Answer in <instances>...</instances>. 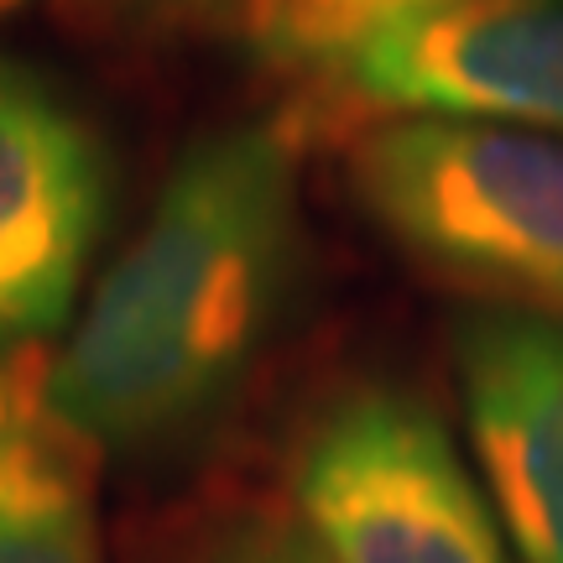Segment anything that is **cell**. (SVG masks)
Segmentation results:
<instances>
[{
    "mask_svg": "<svg viewBox=\"0 0 563 563\" xmlns=\"http://www.w3.org/2000/svg\"><path fill=\"white\" fill-rule=\"evenodd\" d=\"M298 251V141L272 121L194 141L47 365L42 418L84 454L194 428L266 350Z\"/></svg>",
    "mask_w": 563,
    "mask_h": 563,
    "instance_id": "obj_1",
    "label": "cell"
},
{
    "mask_svg": "<svg viewBox=\"0 0 563 563\" xmlns=\"http://www.w3.org/2000/svg\"><path fill=\"white\" fill-rule=\"evenodd\" d=\"M350 188L428 272L563 319V131L391 115L355 141Z\"/></svg>",
    "mask_w": 563,
    "mask_h": 563,
    "instance_id": "obj_2",
    "label": "cell"
},
{
    "mask_svg": "<svg viewBox=\"0 0 563 563\" xmlns=\"http://www.w3.org/2000/svg\"><path fill=\"white\" fill-rule=\"evenodd\" d=\"M292 496L329 563H506L443 422L391 386L350 391L302 433Z\"/></svg>",
    "mask_w": 563,
    "mask_h": 563,
    "instance_id": "obj_3",
    "label": "cell"
},
{
    "mask_svg": "<svg viewBox=\"0 0 563 563\" xmlns=\"http://www.w3.org/2000/svg\"><path fill=\"white\" fill-rule=\"evenodd\" d=\"M110 220V157L32 63L0 58V361L74 319Z\"/></svg>",
    "mask_w": 563,
    "mask_h": 563,
    "instance_id": "obj_4",
    "label": "cell"
},
{
    "mask_svg": "<svg viewBox=\"0 0 563 563\" xmlns=\"http://www.w3.org/2000/svg\"><path fill=\"white\" fill-rule=\"evenodd\" d=\"M386 115L563 131V0H433L340 68Z\"/></svg>",
    "mask_w": 563,
    "mask_h": 563,
    "instance_id": "obj_5",
    "label": "cell"
},
{
    "mask_svg": "<svg viewBox=\"0 0 563 563\" xmlns=\"http://www.w3.org/2000/svg\"><path fill=\"white\" fill-rule=\"evenodd\" d=\"M470 439L522 563H563V319L475 313L454 334Z\"/></svg>",
    "mask_w": 563,
    "mask_h": 563,
    "instance_id": "obj_6",
    "label": "cell"
},
{
    "mask_svg": "<svg viewBox=\"0 0 563 563\" xmlns=\"http://www.w3.org/2000/svg\"><path fill=\"white\" fill-rule=\"evenodd\" d=\"M79 443L0 397V563H104Z\"/></svg>",
    "mask_w": 563,
    "mask_h": 563,
    "instance_id": "obj_7",
    "label": "cell"
},
{
    "mask_svg": "<svg viewBox=\"0 0 563 563\" xmlns=\"http://www.w3.org/2000/svg\"><path fill=\"white\" fill-rule=\"evenodd\" d=\"M422 5L433 0H241V26L277 68L340 74L376 32Z\"/></svg>",
    "mask_w": 563,
    "mask_h": 563,
    "instance_id": "obj_8",
    "label": "cell"
},
{
    "mask_svg": "<svg viewBox=\"0 0 563 563\" xmlns=\"http://www.w3.org/2000/svg\"><path fill=\"white\" fill-rule=\"evenodd\" d=\"M209 563H329L323 548L302 532V527L287 522H251L241 532H230Z\"/></svg>",
    "mask_w": 563,
    "mask_h": 563,
    "instance_id": "obj_9",
    "label": "cell"
}]
</instances>
